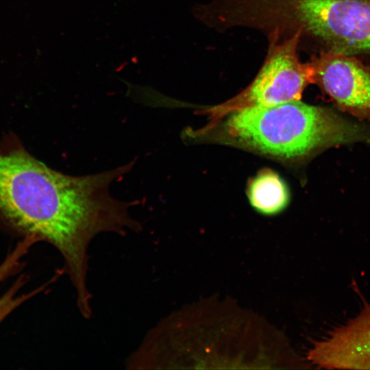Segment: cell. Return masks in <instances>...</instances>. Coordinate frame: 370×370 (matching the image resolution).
Wrapping results in <instances>:
<instances>
[{"label":"cell","instance_id":"cell-8","mask_svg":"<svg viewBox=\"0 0 370 370\" xmlns=\"http://www.w3.org/2000/svg\"><path fill=\"white\" fill-rule=\"evenodd\" d=\"M37 242L38 241L34 237L25 236V239L20 242L16 248L8 254L0 265V282L14 273V271L18 267L21 259L27 254L29 249ZM23 282L21 278L18 279L0 298V323L23 302L42 289L40 288L27 295L18 296L16 295V293L21 288Z\"/></svg>","mask_w":370,"mask_h":370},{"label":"cell","instance_id":"cell-7","mask_svg":"<svg viewBox=\"0 0 370 370\" xmlns=\"http://www.w3.org/2000/svg\"><path fill=\"white\" fill-rule=\"evenodd\" d=\"M248 195L252 206L264 214L279 212L288 201V189L283 180L274 172L267 170L251 182Z\"/></svg>","mask_w":370,"mask_h":370},{"label":"cell","instance_id":"cell-6","mask_svg":"<svg viewBox=\"0 0 370 370\" xmlns=\"http://www.w3.org/2000/svg\"><path fill=\"white\" fill-rule=\"evenodd\" d=\"M307 358L329 369H370V304L357 315L313 343Z\"/></svg>","mask_w":370,"mask_h":370},{"label":"cell","instance_id":"cell-4","mask_svg":"<svg viewBox=\"0 0 370 370\" xmlns=\"http://www.w3.org/2000/svg\"><path fill=\"white\" fill-rule=\"evenodd\" d=\"M264 62L250 84L237 95L203 111L210 121L199 134L214 127L228 114L245 108L269 106L300 100L306 86L312 83L310 62L300 61L297 49L301 38L296 32L289 36L271 33Z\"/></svg>","mask_w":370,"mask_h":370},{"label":"cell","instance_id":"cell-3","mask_svg":"<svg viewBox=\"0 0 370 370\" xmlns=\"http://www.w3.org/2000/svg\"><path fill=\"white\" fill-rule=\"evenodd\" d=\"M61 197L59 171L25 151H0V214L25 236L38 233Z\"/></svg>","mask_w":370,"mask_h":370},{"label":"cell","instance_id":"cell-5","mask_svg":"<svg viewBox=\"0 0 370 370\" xmlns=\"http://www.w3.org/2000/svg\"><path fill=\"white\" fill-rule=\"evenodd\" d=\"M312 83L336 107L360 121L370 123V66L354 55L322 51L309 62Z\"/></svg>","mask_w":370,"mask_h":370},{"label":"cell","instance_id":"cell-2","mask_svg":"<svg viewBox=\"0 0 370 370\" xmlns=\"http://www.w3.org/2000/svg\"><path fill=\"white\" fill-rule=\"evenodd\" d=\"M264 18L271 29L299 32L325 51L370 53V0H265Z\"/></svg>","mask_w":370,"mask_h":370},{"label":"cell","instance_id":"cell-1","mask_svg":"<svg viewBox=\"0 0 370 370\" xmlns=\"http://www.w3.org/2000/svg\"><path fill=\"white\" fill-rule=\"evenodd\" d=\"M227 116L218 130L223 141L283 160H304L339 145H370L367 125L300 100L247 108Z\"/></svg>","mask_w":370,"mask_h":370}]
</instances>
